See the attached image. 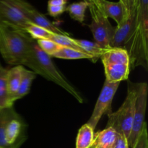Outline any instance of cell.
Here are the masks:
<instances>
[{
  "instance_id": "35",
  "label": "cell",
  "mask_w": 148,
  "mask_h": 148,
  "mask_svg": "<svg viewBox=\"0 0 148 148\" xmlns=\"http://www.w3.org/2000/svg\"><path fill=\"white\" fill-rule=\"evenodd\" d=\"M66 1H68V0H66Z\"/></svg>"
},
{
  "instance_id": "26",
  "label": "cell",
  "mask_w": 148,
  "mask_h": 148,
  "mask_svg": "<svg viewBox=\"0 0 148 148\" xmlns=\"http://www.w3.org/2000/svg\"><path fill=\"white\" fill-rule=\"evenodd\" d=\"M48 14L51 17H56L66 11V6L48 5Z\"/></svg>"
},
{
  "instance_id": "30",
  "label": "cell",
  "mask_w": 148,
  "mask_h": 148,
  "mask_svg": "<svg viewBox=\"0 0 148 148\" xmlns=\"http://www.w3.org/2000/svg\"><path fill=\"white\" fill-rule=\"evenodd\" d=\"M23 144V143H17V144H16V145H13V146H12V147H0V148H19L20 147V145H21Z\"/></svg>"
},
{
  "instance_id": "21",
  "label": "cell",
  "mask_w": 148,
  "mask_h": 148,
  "mask_svg": "<svg viewBox=\"0 0 148 148\" xmlns=\"http://www.w3.org/2000/svg\"><path fill=\"white\" fill-rule=\"evenodd\" d=\"M89 7V4L85 1L72 3L66 7V11L69 12L71 18L79 23H82L85 21V12Z\"/></svg>"
},
{
  "instance_id": "11",
  "label": "cell",
  "mask_w": 148,
  "mask_h": 148,
  "mask_svg": "<svg viewBox=\"0 0 148 148\" xmlns=\"http://www.w3.org/2000/svg\"><path fill=\"white\" fill-rule=\"evenodd\" d=\"M106 80L111 83L121 82L127 80L130 73V65L125 64H113L105 65Z\"/></svg>"
},
{
  "instance_id": "7",
  "label": "cell",
  "mask_w": 148,
  "mask_h": 148,
  "mask_svg": "<svg viewBox=\"0 0 148 148\" xmlns=\"http://www.w3.org/2000/svg\"><path fill=\"white\" fill-rule=\"evenodd\" d=\"M30 23L14 5L12 0H0V25L26 33V28Z\"/></svg>"
},
{
  "instance_id": "24",
  "label": "cell",
  "mask_w": 148,
  "mask_h": 148,
  "mask_svg": "<svg viewBox=\"0 0 148 148\" xmlns=\"http://www.w3.org/2000/svg\"><path fill=\"white\" fill-rule=\"evenodd\" d=\"M36 43H37L38 47L51 57L61 47V46H59V44L55 43L53 40H51V39H38L36 40Z\"/></svg>"
},
{
  "instance_id": "3",
  "label": "cell",
  "mask_w": 148,
  "mask_h": 148,
  "mask_svg": "<svg viewBox=\"0 0 148 148\" xmlns=\"http://www.w3.org/2000/svg\"><path fill=\"white\" fill-rule=\"evenodd\" d=\"M136 98V84L129 82L127 95L122 105L116 111L107 115L108 119L106 127L113 128L117 134L125 137L127 141L132 128Z\"/></svg>"
},
{
  "instance_id": "16",
  "label": "cell",
  "mask_w": 148,
  "mask_h": 148,
  "mask_svg": "<svg viewBox=\"0 0 148 148\" xmlns=\"http://www.w3.org/2000/svg\"><path fill=\"white\" fill-rule=\"evenodd\" d=\"M24 66L23 65H16L12 69H8L7 72V87H8L9 94H10V101L11 103V98L16 91L18 89L23 77V72ZM13 106V104L12 103Z\"/></svg>"
},
{
  "instance_id": "10",
  "label": "cell",
  "mask_w": 148,
  "mask_h": 148,
  "mask_svg": "<svg viewBox=\"0 0 148 148\" xmlns=\"http://www.w3.org/2000/svg\"><path fill=\"white\" fill-rule=\"evenodd\" d=\"M101 9L108 18L115 20L117 25L122 23L128 17L127 10L122 1L114 2L104 0L101 2Z\"/></svg>"
},
{
  "instance_id": "1",
  "label": "cell",
  "mask_w": 148,
  "mask_h": 148,
  "mask_svg": "<svg viewBox=\"0 0 148 148\" xmlns=\"http://www.w3.org/2000/svg\"><path fill=\"white\" fill-rule=\"evenodd\" d=\"M23 65L30 68L31 71L45 79L54 82L72 95L80 103L84 100L79 91L65 77L64 75L52 62L51 57L43 51L33 40L29 53Z\"/></svg>"
},
{
  "instance_id": "14",
  "label": "cell",
  "mask_w": 148,
  "mask_h": 148,
  "mask_svg": "<svg viewBox=\"0 0 148 148\" xmlns=\"http://www.w3.org/2000/svg\"><path fill=\"white\" fill-rule=\"evenodd\" d=\"M36 77V74L34 72L25 69L24 67L23 72V77H22V79L21 81H20V85L18 87V89H17V90L16 91L14 95L11 98L12 103L14 104V103L17 100L20 99V98H23L25 95L28 94L32 82H33V81L34 80V79Z\"/></svg>"
},
{
  "instance_id": "15",
  "label": "cell",
  "mask_w": 148,
  "mask_h": 148,
  "mask_svg": "<svg viewBox=\"0 0 148 148\" xmlns=\"http://www.w3.org/2000/svg\"><path fill=\"white\" fill-rule=\"evenodd\" d=\"M13 107L0 109V147H12L7 143L5 140V131L8 123L12 119L18 116Z\"/></svg>"
},
{
  "instance_id": "25",
  "label": "cell",
  "mask_w": 148,
  "mask_h": 148,
  "mask_svg": "<svg viewBox=\"0 0 148 148\" xmlns=\"http://www.w3.org/2000/svg\"><path fill=\"white\" fill-rule=\"evenodd\" d=\"M132 148H148V136L147 124L144 126L141 134L139 136L135 145Z\"/></svg>"
},
{
  "instance_id": "6",
  "label": "cell",
  "mask_w": 148,
  "mask_h": 148,
  "mask_svg": "<svg viewBox=\"0 0 148 148\" xmlns=\"http://www.w3.org/2000/svg\"><path fill=\"white\" fill-rule=\"evenodd\" d=\"M119 82L111 83L105 81L98 100L96 101L93 111L87 124L90 126L94 130L96 128L98 122L105 114H111V103L119 87Z\"/></svg>"
},
{
  "instance_id": "5",
  "label": "cell",
  "mask_w": 148,
  "mask_h": 148,
  "mask_svg": "<svg viewBox=\"0 0 148 148\" xmlns=\"http://www.w3.org/2000/svg\"><path fill=\"white\" fill-rule=\"evenodd\" d=\"M137 98L134 106V120L132 128L128 139L129 148H132L135 145L139 136L141 134L143 127L146 124L145 113L147 108L148 85L147 82L136 84Z\"/></svg>"
},
{
  "instance_id": "33",
  "label": "cell",
  "mask_w": 148,
  "mask_h": 148,
  "mask_svg": "<svg viewBox=\"0 0 148 148\" xmlns=\"http://www.w3.org/2000/svg\"><path fill=\"white\" fill-rule=\"evenodd\" d=\"M104 1V0H98V1H99V2H100V3H101V1Z\"/></svg>"
},
{
  "instance_id": "22",
  "label": "cell",
  "mask_w": 148,
  "mask_h": 148,
  "mask_svg": "<svg viewBox=\"0 0 148 148\" xmlns=\"http://www.w3.org/2000/svg\"><path fill=\"white\" fill-rule=\"evenodd\" d=\"M26 33L30 36L32 39L37 40L38 39H50L53 33L40 26L30 23L25 30Z\"/></svg>"
},
{
  "instance_id": "23",
  "label": "cell",
  "mask_w": 148,
  "mask_h": 148,
  "mask_svg": "<svg viewBox=\"0 0 148 148\" xmlns=\"http://www.w3.org/2000/svg\"><path fill=\"white\" fill-rule=\"evenodd\" d=\"M51 40H53L55 43L59 44L61 46H64V47H69L72 49H77V50L82 51V49L75 43V38H72L71 37L68 36H63V35L56 34V33H53V35L51 37ZM85 52V51H84ZM86 53V52H85Z\"/></svg>"
},
{
  "instance_id": "27",
  "label": "cell",
  "mask_w": 148,
  "mask_h": 148,
  "mask_svg": "<svg viewBox=\"0 0 148 148\" xmlns=\"http://www.w3.org/2000/svg\"><path fill=\"white\" fill-rule=\"evenodd\" d=\"M113 148H129L127 139L124 136L118 134Z\"/></svg>"
},
{
  "instance_id": "31",
  "label": "cell",
  "mask_w": 148,
  "mask_h": 148,
  "mask_svg": "<svg viewBox=\"0 0 148 148\" xmlns=\"http://www.w3.org/2000/svg\"><path fill=\"white\" fill-rule=\"evenodd\" d=\"M92 3H93V4L96 5L97 7H101V3L98 1V0H92Z\"/></svg>"
},
{
  "instance_id": "13",
  "label": "cell",
  "mask_w": 148,
  "mask_h": 148,
  "mask_svg": "<svg viewBox=\"0 0 148 148\" xmlns=\"http://www.w3.org/2000/svg\"><path fill=\"white\" fill-rule=\"evenodd\" d=\"M118 134L111 127H106L94 136L91 148H113Z\"/></svg>"
},
{
  "instance_id": "32",
  "label": "cell",
  "mask_w": 148,
  "mask_h": 148,
  "mask_svg": "<svg viewBox=\"0 0 148 148\" xmlns=\"http://www.w3.org/2000/svg\"><path fill=\"white\" fill-rule=\"evenodd\" d=\"M84 1H85V2L88 3L89 5H90V4H93V3H92V0H83Z\"/></svg>"
},
{
  "instance_id": "18",
  "label": "cell",
  "mask_w": 148,
  "mask_h": 148,
  "mask_svg": "<svg viewBox=\"0 0 148 148\" xmlns=\"http://www.w3.org/2000/svg\"><path fill=\"white\" fill-rule=\"evenodd\" d=\"M51 57H56L62 59H86L94 62V59L91 55L77 49H72L69 47L61 46L60 49L53 54Z\"/></svg>"
},
{
  "instance_id": "17",
  "label": "cell",
  "mask_w": 148,
  "mask_h": 148,
  "mask_svg": "<svg viewBox=\"0 0 148 148\" xmlns=\"http://www.w3.org/2000/svg\"><path fill=\"white\" fill-rule=\"evenodd\" d=\"M94 130L85 124L80 127L77 135L76 148H91L94 140Z\"/></svg>"
},
{
  "instance_id": "8",
  "label": "cell",
  "mask_w": 148,
  "mask_h": 148,
  "mask_svg": "<svg viewBox=\"0 0 148 148\" xmlns=\"http://www.w3.org/2000/svg\"><path fill=\"white\" fill-rule=\"evenodd\" d=\"M136 20V12H132L126 20L114 27V36L111 42V47L124 49L132 36Z\"/></svg>"
},
{
  "instance_id": "9",
  "label": "cell",
  "mask_w": 148,
  "mask_h": 148,
  "mask_svg": "<svg viewBox=\"0 0 148 148\" xmlns=\"http://www.w3.org/2000/svg\"><path fill=\"white\" fill-rule=\"evenodd\" d=\"M25 125L20 116L12 119L8 123L5 131V140L10 146H13L17 143H23L26 140L23 134Z\"/></svg>"
},
{
  "instance_id": "20",
  "label": "cell",
  "mask_w": 148,
  "mask_h": 148,
  "mask_svg": "<svg viewBox=\"0 0 148 148\" xmlns=\"http://www.w3.org/2000/svg\"><path fill=\"white\" fill-rule=\"evenodd\" d=\"M75 41L82 50L88 54L91 55L94 59V62L95 63L101 58L103 52L106 49H103L102 47L97 44L95 42H91L87 40H79L75 39Z\"/></svg>"
},
{
  "instance_id": "2",
  "label": "cell",
  "mask_w": 148,
  "mask_h": 148,
  "mask_svg": "<svg viewBox=\"0 0 148 148\" xmlns=\"http://www.w3.org/2000/svg\"><path fill=\"white\" fill-rule=\"evenodd\" d=\"M33 41L26 33L0 25V53L7 63L23 65Z\"/></svg>"
},
{
  "instance_id": "4",
  "label": "cell",
  "mask_w": 148,
  "mask_h": 148,
  "mask_svg": "<svg viewBox=\"0 0 148 148\" xmlns=\"http://www.w3.org/2000/svg\"><path fill=\"white\" fill-rule=\"evenodd\" d=\"M88 8L92 15L90 29L92 33L95 43L103 49H109L114 36V27L111 25L108 18L101 7H97L95 4H90Z\"/></svg>"
},
{
  "instance_id": "12",
  "label": "cell",
  "mask_w": 148,
  "mask_h": 148,
  "mask_svg": "<svg viewBox=\"0 0 148 148\" xmlns=\"http://www.w3.org/2000/svg\"><path fill=\"white\" fill-rule=\"evenodd\" d=\"M103 66L113 64H125L130 65V59L127 51L121 48H113L106 49L101 56Z\"/></svg>"
},
{
  "instance_id": "28",
  "label": "cell",
  "mask_w": 148,
  "mask_h": 148,
  "mask_svg": "<svg viewBox=\"0 0 148 148\" xmlns=\"http://www.w3.org/2000/svg\"><path fill=\"white\" fill-rule=\"evenodd\" d=\"M123 3H124V6H125L127 15L128 16L135 10L137 0H124Z\"/></svg>"
},
{
  "instance_id": "19",
  "label": "cell",
  "mask_w": 148,
  "mask_h": 148,
  "mask_svg": "<svg viewBox=\"0 0 148 148\" xmlns=\"http://www.w3.org/2000/svg\"><path fill=\"white\" fill-rule=\"evenodd\" d=\"M8 69L0 65V109L12 106L10 101V94L7 87Z\"/></svg>"
},
{
  "instance_id": "34",
  "label": "cell",
  "mask_w": 148,
  "mask_h": 148,
  "mask_svg": "<svg viewBox=\"0 0 148 148\" xmlns=\"http://www.w3.org/2000/svg\"><path fill=\"white\" fill-rule=\"evenodd\" d=\"M119 1H122V2H123V1H124V0H119Z\"/></svg>"
},
{
  "instance_id": "29",
  "label": "cell",
  "mask_w": 148,
  "mask_h": 148,
  "mask_svg": "<svg viewBox=\"0 0 148 148\" xmlns=\"http://www.w3.org/2000/svg\"><path fill=\"white\" fill-rule=\"evenodd\" d=\"M67 1L66 0H49L48 5L52 6H66Z\"/></svg>"
}]
</instances>
